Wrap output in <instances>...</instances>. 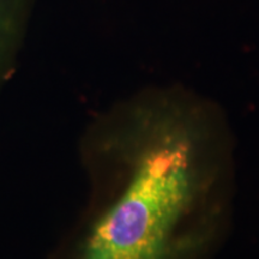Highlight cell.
Masks as SVG:
<instances>
[{
    "label": "cell",
    "mask_w": 259,
    "mask_h": 259,
    "mask_svg": "<svg viewBox=\"0 0 259 259\" xmlns=\"http://www.w3.org/2000/svg\"><path fill=\"white\" fill-rule=\"evenodd\" d=\"M3 0H0V10H3ZM0 16H3V12L0 11ZM9 29L12 30L11 27H6L4 23H0V78H2L4 74L8 72L9 67H10V53L11 52L8 51V48L5 47V42L4 38H12L11 36H9Z\"/></svg>",
    "instance_id": "obj_2"
},
{
    "label": "cell",
    "mask_w": 259,
    "mask_h": 259,
    "mask_svg": "<svg viewBox=\"0 0 259 259\" xmlns=\"http://www.w3.org/2000/svg\"><path fill=\"white\" fill-rule=\"evenodd\" d=\"M234 151L221 109L185 90L97 116L80 141L88 197L66 259H209L232 222Z\"/></svg>",
    "instance_id": "obj_1"
}]
</instances>
